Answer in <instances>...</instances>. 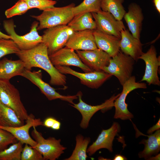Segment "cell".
<instances>
[{
    "label": "cell",
    "mask_w": 160,
    "mask_h": 160,
    "mask_svg": "<svg viewBox=\"0 0 160 160\" xmlns=\"http://www.w3.org/2000/svg\"><path fill=\"white\" fill-rule=\"evenodd\" d=\"M16 55L23 62L25 69L31 70L33 67L41 68L50 76L51 84L65 86L66 76L53 65L49 57L47 47L43 43L28 50H20Z\"/></svg>",
    "instance_id": "cell-1"
},
{
    "label": "cell",
    "mask_w": 160,
    "mask_h": 160,
    "mask_svg": "<svg viewBox=\"0 0 160 160\" xmlns=\"http://www.w3.org/2000/svg\"><path fill=\"white\" fill-rule=\"evenodd\" d=\"M75 4L72 3L61 7H55L43 11L38 15L31 16L39 22L37 30L62 25H67L74 17L72 9Z\"/></svg>",
    "instance_id": "cell-2"
},
{
    "label": "cell",
    "mask_w": 160,
    "mask_h": 160,
    "mask_svg": "<svg viewBox=\"0 0 160 160\" xmlns=\"http://www.w3.org/2000/svg\"><path fill=\"white\" fill-rule=\"evenodd\" d=\"M0 100L4 104L12 109L23 121L29 116L23 103L18 90L9 80L0 79Z\"/></svg>",
    "instance_id": "cell-3"
},
{
    "label": "cell",
    "mask_w": 160,
    "mask_h": 160,
    "mask_svg": "<svg viewBox=\"0 0 160 160\" xmlns=\"http://www.w3.org/2000/svg\"><path fill=\"white\" fill-rule=\"evenodd\" d=\"M135 61L121 51L110 60L108 65L102 71L116 76L122 85L132 76Z\"/></svg>",
    "instance_id": "cell-4"
},
{
    "label": "cell",
    "mask_w": 160,
    "mask_h": 160,
    "mask_svg": "<svg viewBox=\"0 0 160 160\" xmlns=\"http://www.w3.org/2000/svg\"><path fill=\"white\" fill-rule=\"evenodd\" d=\"M74 31L67 25L47 28L42 36V42L47 47L49 55L63 48Z\"/></svg>",
    "instance_id": "cell-5"
},
{
    "label": "cell",
    "mask_w": 160,
    "mask_h": 160,
    "mask_svg": "<svg viewBox=\"0 0 160 160\" xmlns=\"http://www.w3.org/2000/svg\"><path fill=\"white\" fill-rule=\"evenodd\" d=\"M39 23L36 21L33 23L30 31L23 36L16 33L13 20H5L3 21L4 28L8 35L17 45L20 50H25L31 49L42 42V36L39 35L37 28Z\"/></svg>",
    "instance_id": "cell-6"
},
{
    "label": "cell",
    "mask_w": 160,
    "mask_h": 160,
    "mask_svg": "<svg viewBox=\"0 0 160 160\" xmlns=\"http://www.w3.org/2000/svg\"><path fill=\"white\" fill-rule=\"evenodd\" d=\"M36 127H33V129L31 133L32 137L36 142V146L33 148L40 153L44 160L58 159L66 148L60 144L61 140L52 137L45 139Z\"/></svg>",
    "instance_id": "cell-7"
},
{
    "label": "cell",
    "mask_w": 160,
    "mask_h": 160,
    "mask_svg": "<svg viewBox=\"0 0 160 160\" xmlns=\"http://www.w3.org/2000/svg\"><path fill=\"white\" fill-rule=\"evenodd\" d=\"M122 86V92L114 102L115 108L114 118L122 120H130L134 116L127 108L128 105L125 102L126 97L129 93L135 89L146 88L147 84L145 83L136 82L135 77L132 76Z\"/></svg>",
    "instance_id": "cell-8"
},
{
    "label": "cell",
    "mask_w": 160,
    "mask_h": 160,
    "mask_svg": "<svg viewBox=\"0 0 160 160\" xmlns=\"http://www.w3.org/2000/svg\"><path fill=\"white\" fill-rule=\"evenodd\" d=\"M21 76L28 79L40 89L48 100H52L57 99L68 102L73 104V100L78 98V94L72 96H65L60 95L55 89L42 79V73L40 71H33L25 69Z\"/></svg>",
    "instance_id": "cell-9"
},
{
    "label": "cell",
    "mask_w": 160,
    "mask_h": 160,
    "mask_svg": "<svg viewBox=\"0 0 160 160\" xmlns=\"http://www.w3.org/2000/svg\"><path fill=\"white\" fill-rule=\"evenodd\" d=\"M79 102L74 103L71 106L76 109L81 113L82 118L80 123V127L82 129H86L89 126V121L93 116L100 110L104 112L105 111L114 106V102L120 95V93L116 95H113L102 104L97 105H89L82 99V93L80 91L77 93Z\"/></svg>",
    "instance_id": "cell-10"
},
{
    "label": "cell",
    "mask_w": 160,
    "mask_h": 160,
    "mask_svg": "<svg viewBox=\"0 0 160 160\" xmlns=\"http://www.w3.org/2000/svg\"><path fill=\"white\" fill-rule=\"evenodd\" d=\"M55 66L61 73L70 74L75 76L80 79L81 84L92 89L98 88L112 76L103 71H93L81 73L73 70L68 66Z\"/></svg>",
    "instance_id": "cell-11"
},
{
    "label": "cell",
    "mask_w": 160,
    "mask_h": 160,
    "mask_svg": "<svg viewBox=\"0 0 160 160\" xmlns=\"http://www.w3.org/2000/svg\"><path fill=\"white\" fill-rule=\"evenodd\" d=\"M91 13L96 23L97 29L121 39V31L125 29L122 20H116L110 13L101 9Z\"/></svg>",
    "instance_id": "cell-12"
},
{
    "label": "cell",
    "mask_w": 160,
    "mask_h": 160,
    "mask_svg": "<svg viewBox=\"0 0 160 160\" xmlns=\"http://www.w3.org/2000/svg\"><path fill=\"white\" fill-rule=\"evenodd\" d=\"M139 59L143 60L145 64V73L140 82L145 81L148 85L159 86L160 81L158 72L160 65V59L157 57L154 46L151 45L148 51L145 53L143 52Z\"/></svg>",
    "instance_id": "cell-13"
},
{
    "label": "cell",
    "mask_w": 160,
    "mask_h": 160,
    "mask_svg": "<svg viewBox=\"0 0 160 160\" xmlns=\"http://www.w3.org/2000/svg\"><path fill=\"white\" fill-rule=\"evenodd\" d=\"M76 51L83 63L93 71H103V68L108 65L111 58L106 52L98 48Z\"/></svg>",
    "instance_id": "cell-14"
},
{
    "label": "cell",
    "mask_w": 160,
    "mask_h": 160,
    "mask_svg": "<svg viewBox=\"0 0 160 160\" xmlns=\"http://www.w3.org/2000/svg\"><path fill=\"white\" fill-rule=\"evenodd\" d=\"M73 49L65 46L49 55V58L54 66H73L79 67L84 72L93 71L84 65Z\"/></svg>",
    "instance_id": "cell-15"
},
{
    "label": "cell",
    "mask_w": 160,
    "mask_h": 160,
    "mask_svg": "<svg viewBox=\"0 0 160 160\" xmlns=\"http://www.w3.org/2000/svg\"><path fill=\"white\" fill-rule=\"evenodd\" d=\"M25 122V124L21 126L17 127L0 126V128L10 133L18 141L23 144H28L33 147L36 145V142L30 136L29 134V129L33 126H43V122L39 118H34L32 114L29 115Z\"/></svg>",
    "instance_id": "cell-16"
},
{
    "label": "cell",
    "mask_w": 160,
    "mask_h": 160,
    "mask_svg": "<svg viewBox=\"0 0 160 160\" xmlns=\"http://www.w3.org/2000/svg\"><path fill=\"white\" fill-rule=\"evenodd\" d=\"M121 129L119 123L114 122L109 128L103 130L96 140L87 148V152L88 155L91 156L102 148L107 149L109 152H112L113 141Z\"/></svg>",
    "instance_id": "cell-17"
},
{
    "label": "cell",
    "mask_w": 160,
    "mask_h": 160,
    "mask_svg": "<svg viewBox=\"0 0 160 160\" xmlns=\"http://www.w3.org/2000/svg\"><path fill=\"white\" fill-rule=\"evenodd\" d=\"M93 31L87 30L74 31L65 46L74 50H93L97 48L93 35Z\"/></svg>",
    "instance_id": "cell-18"
},
{
    "label": "cell",
    "mask_w": 160,
    "mask_h": 160,
    "mask_svg": "<svg viewBox=\"0 0 160 160\" xmlns=\"http://www.w3.org/2000/svg\"><path fill=\"white\" fill-rule=\"evenodd\" d=\"M142 46L140 39L134 37L128 30L125 29L121 31L120 47L123 53L137 61L143 53Z\"/></svg>",
    "instance_id": "cell-19"
},
{
    "label": "cell",
    "mask_w": 160,
    "mask_h": 160,
    "mask_svg": "<svg viewBox=\"0 0 160 160\" xmlns=\"http://www.w3.org/2000/svg\"><path fill=\"white\" fill-rule=\"evenodd\" d=\"M123 18L132 35L135 38L140 39L144 18L140 6L135 3L130 4L128 7V11L126 12Z\"/></svg>",
    "instance_id": "cell-20"
},
{
    "label": "cell",
    "mask_w": 160,
    "mask_h": 160,
    "mask_svg": "<svg viewBox=\"0 0 160 160\" xmlns=\"http://www.w3.org/2000/svg\"><path fill=\"white\" fill-rule=\"evenodd\" d=\"M93 34L97 48L106 52L111 57L120 51V39L119 38L97 29L93 31Z\"/></svg>",
    "instance_id": "cell-21"
},
{
    "label": "cell",
    "mask_w": 160,
    "mask_h": 160,
    "mask_svg": "<svg viewBox=\"0 0 160 160\" xmlns=\"http://www.w3.org/2000/svg\"><path fill=\"white\" fill-rule=\"evenodd\" d=\"M25 69L20 59L12 60L5 57L0 61V79L9 80L17 76H21Z\"/></svg>",
    "instance_id": "cell-22"
},
{
    "label": "cell",
    "mask_w": 160,
    "mask_h": 160,
    "mask_svg": "<svg viewBox=\"0 0 160 160\" xmlns=\"http://www.w3.org/2000/svg\"><path fill=\"white\" fill-rule=\"evenodd\" d=\"M141 135L148 137L147 139H143L139 143L144 145L143 150L139 152V157L148 160L153 155H156L160 150V130L156 131L153 134L149 135H144L140 133Z\"/></svg>",
    "instance_id": "cell-23"
},
{
    "label": "cell",
    "mask_w": 160,
    "mask_h": 160,
    "mask_svg": "<svg viewBox=\"0 0 160 160\" xmlns=\"http://www.w3.org/2000/svg\"><path fill=\"white\" fill-rule=\"evenodd\" d=\"M67 25L74 31L96 29V23L91 13L88 12L74 16Z\"/></svg>",
    "instance_id": "cell-24"
},
{
    "label": "cell",
    "mask_w": 160,
    "mask_h": 160,
    "mask_svg": "<svg viewBox=\"0 0 160 160\" xmlns=\"http://www.w3.org/2000/svg\"><path fill=\"white\" fill-rule=\"evenodd\" d=\"M24 124L15 112L0 100V126L17 127Z\"/></svg>",
    "instance_id": "cell-25"
},
{
    "label": "cell",
    "mask_w": 160,
    "mask_h": 160,
    "mask_svg": "<svg viewBox=\"0 0 160 160\" xmlns=\"http://www.w3.org/2000/svg\"><path fill=\"white\" fill-rule=\"evenodd\" d=\"M76 144L71 155L65 160H86L87 157V151L90 142L89 137H84L81 134L76 137Z\"/></svg>",
    "instance_id": "cell-26"
},
{
    "label": "cell",
    "mask_w": 160,
    "mask_h": 160,
    "mask_svg": "<svg viewBox=\"0 0 160 160\" xmlns=\"http://www.w3.org/2000/svg\"><path fill=\"white\" fill-rule=\"evenodd\" d=\"M120 0H101V9L111 14L117 20H121L126 13Z\"/></svg>",
    "instance_id": "cell-27"
},
{
    "label": "cell",
    "mask_w": 160,
    "mask_h": 160,
    "mask_svg": "<svg viewBox=\"0 0 160 160\" xmlns=\"http://www.w3.org/2000/svg\"><path fill=\"white\" fill-rule=\"evenodd\" d=\"M101 0H84L72 9L74 16L88 12H97L101 9Z\"/></svg>",
    "instance_id": "cell-28"
},
{
    "label": "cell",
    "mask_w": 160,
    "mask_h": 160,
    "mask_svg": "<svg viewBox=\"0 0 160 160\" xmlns=\"http://www.w3.org/2000/svg\"><path fill=\"white\" fill-rule=\"evenodd\" d=\"M23 144L18 141L0 152V160H21Z\"/></svg>",
    "instance_id": "cell-29"
},
{
    "label": "cell",
    "mask_w": 160,
    "mask_h": 160,
    "mask_svg": "<svg viewBox=\"0 0 160 160\" xmlns=\"http://www.w3.org/2000/svg\"><path fill=\"white\" fill-rule=\"evenodd\" d=\"M20 49L11 39H0V59L9 54L17 53Z\"/></svg>",
    "instance_id": "cell-30"
},
{
    "label": "cell",
    "mask_w": 160,
    "mask_h": 160,
    "mask_svg": "<svg viewBox=\"0 0 160 160\" xmlns=\"http://www.w3.org/2000/svg\"><path fill=\"white\" fill-rule=\"evenodd\" d=\"M29 9V8L26 2L23 0H19L14 5L5 11V15L7 18H10L23 15Z\"/></svg>",
    "instance_id": "cell-31"
},
{
    "label": "cell",
    "mask_w": 160,
    "mask_h": 160,
    "mask_svg": "<svg viewBox=\"0 0 160 160\" xmlns=\"http://www.w3.org/2000/svg\"><path fill=\"white\" fill-rule=\"evenodd\" d=\"M25 144L21 154V160H44L42 155L36 149Z\"/></svg>",
    "instance_id": "cell-32"
},
{
    "label": "cell",
    "mask_w": 160,
    "mask_h": 160,
    "mask_svg": "<svg viewBox=\"0 0 160 160\" xmlns=\"http://www.w3.org/2000/svg\"><path fill=\"white\" fill-rule=\"evenodd\" d=\"M27 3L29 9L37 8L44 10L54 7L57 1L53 0H23Z\"/></svg>",
    "instance_id": "cell-33"
},
{
    "label": "cell",
    "mask_w": 160,
    "mask_h": 160,
    "mask_svg": "<svg viewBox=\"0 0 160 160\" xmlns=\"http://www.w3.org/2000/svg\"><path fill=\"white\" fill-rule=\"evenodd\" d=\"M18 141L10 133L0 128V152L7 148L9 145Z\"/></svg>",
    "instance_id": "cell-34"
},
{
    "label": "cell",
    "mask_w": 160,
    "mask_h": 160,
    "mask_svg": "<svg viewBox=\"0 0 160 160\" xmlns=\"http://www.w3.org/2000/svg\"><path fill=\"white\" fill-rule=\"evenodd\" d=\"M56 120V119L53 117H48L43 122V126L47 128H51Z\"/></svg>",
    "instance_id": "cell-35"
},
{
    "label": "cell",
    "mask_w": 160,
    "mask_h": 160,
    "mask_svg": "<svg viewBox=\"0 0 160 160\" xmlns=\"http://www.w3.org/2000/svg\"><path fill=\"white\" fill-rule=\"evenodd\" d=\"M160 128V119H159L157 122L152 127L150 128L148 130L147 133L150 135L152 134L155 131Z\"/></svg>",
    "instance_id": "cell-36"
},
{
    "label": "cell",
    "mask_w": 160,
    "mask_h": 160,
    "mask_svg": "<svg viewBox=\"0 0 160 160\" xmlns=\"http://www.w3.org/2000/svg\"><path fill=\"white\" fill-rule=\"evenodd\" d=\"M60 126L61 123L59 121L57 120L51 128L54 130H58L60 129Z\"/></svg>",
    "instance_id": "cell-37"
},
{
    "label": "cell",
    "mask_w": 160,
    "mask_h": 160,
    "mask_svg": "<svg viewBox=\"0 0 160 160\" xmlns=\"http://www.w3.org/2000/svg\"><path fill=\"white\" fill-rule=\"evenodd\" d=\"M155 7L158 12L160 13V0H153Z\"/></svg>",
    "instance_id": "cell-38"
},
{
    "label": "cell",
    "mask_w": 160,
    "mask_h": 160,
    "mask_svg": "<svg viewBox=\"0 0 160 160\" xmlns=\"http://www.w3.org/2000/svg\"><path fill=\"white\" fill-rule=\"evenodd\" d=\"M127 159V158L125 156L119 154L116 155L113 159L114 160H125Z\"/></svg>",
    "instance_id": "cell-39"
},
{
    "label": "cell",
    "mask_w": 160,
    "mask_h": 160,
    "mask_svg": "<svg viewBox=\"0 0 160 160\" xmlns=\"http://www.w3.org/2000/svg\"><path fill=\"white\" fill-rule=\"evenodd\" d=\"M1 38L11 39V37L10 36L0 31V39Z\"/></svg>",
    "instance_id": "cell-40"
},
{
    "label": "cell",
    "mask_w": 160,
    "mask_h": 160,
    "mask_svg": "<svg viewBox=\"0 0 160 160\" xmlns=\"http://www.w3.org/2000/svg\"><path fill=\"white\" fill-rule=\"evenodd\" d=\"M160 153L156 155H155V156H151L149 158L148 160H160Z\"/></svg>",
    "instance_id": "cell-41"
},
{
    "label": "cell",
    "mask_w": 160,
    "mask_h": 160,
    "mask_svg": "<svg viewBox=\"0 0 160 160\" xmlns=\"http://www.w3.org/2000/svg\"><path fill=\"white\" fill-rule=\"evenodd\" d=\"M121 0L123 3L124 1V0Z\"/></svg>",
    "instance_id": "cell-42"
}]
</instances>
